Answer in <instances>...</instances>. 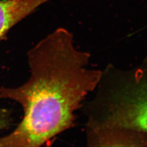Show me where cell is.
Masks as SVG:
<instances>
[{"instance_id": "6da1fadb", "label": "cell", "mask_w": 147, "mask_h": 147, "mask_svg": "<svg viewBox=\"0 0 147 147\" xmlns=\"http://www.w3.org/2000/svg\"><path fill=\"white\" fill-rule=\"evenodd\" d=\"M90 55L75 47L73 35L59 28L27 53L30 76L18 87L0 88V99L14 100L22 121L0 147H38L75 125V112L96 89L102 70L89 68Z\"/></svg>"}, {"instance_id": "7a4b0ae2", "label": "cell", "mask_w": 147, "mask_h": 147, "mask_svg": "<svg viewBox=\"0 0 147 147\" xmlns=\"http://www.w3.org/2000/svg\"><path fill=\"white\" fill-rule=\"evenodd\" d=\"M95 90L85 110L87 140L111 130L147 132V57L129 69L109 64Z\"/></svg>"}, {"instance_id": "3957f363", "label": "cell", "mask_w": 147, "mask_h": 147, "mask_svg": "<svg viewBox=\"0 0 147 147\" xmlns=\"http://www.w3.org/2000/svg\"><path fill=\"white\" fill-rule=\"evenodd\" d=\"M50 0L0 1V42L11 28Z\"/></svg>"}, {"instance_id": "277c9868", "label": "cell", "mask_w": 147, "mask_h": 147, "mask_svg": "<svg viewBox=\"0 0 147 147\" xmlns=\"http://www.w3.org/2000/svg\"><path fill=\"white\" fill-rule=\"evenodd\" d=\"M93 147H147V132L120 129L103 132L87 142Z\"/></svg>"}, {"instance_id": "5b68a950", "label": "cell", "mask_w": 147, "mask_h": 147, "mask_svg": "<svg viewBox=\"0 0 147 147\" xmlns=\"http://www.w3.org/2000/svg\"><path fill=\"white\" fill-rule=\"evenodd\" d=\"M11 112L0 107V131L11 125Z\"/></svg>"}]
</instances>
